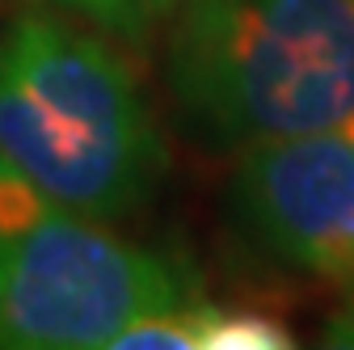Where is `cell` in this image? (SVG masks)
<instances>
[{
  "label": "cell",
  "instance_id": "6da1fadb",
  "mask_svg": "<svg viewBox=\"0 0 354 350\" xmlns=\"http://www.w3.org/2000/svg\"><path fill=\"white\" fill-rule=\"evenodd\" d=\"M0 156L102 224L144 211L169 165L136 72L102 34L55 13L0 26Z\"/></svg>",
  "mask_w": 354,
  "mask_h": 350
},
{
  "label": "cell",
  "instance_id": "52a82bcc",
  "mask_svg": "<svg viewBox=\"0 0 354 350\" xmlns=\"http://www.w3.org/2000/svg\"><path fill=\"white\" fill-rule=\"evenodd\" d=\"M325 342H329V346H346V350H354V287H346L342 308L325 321Z\"/></svg>",
  "mask_w": 354,
  "mask_h": 350
},
{
  "label": "cell",
  "instance_id": "277c9868",
  "mask_svg": "<svg viewBox=\"0 0 354 350\" xmlns=\"http://www.w3.org/2000/svg\"><path fill=\"white\" fill-rule=\"evenodd\" d=\"M228 207L270 261L354 287V114L236 152Z\"/></svg>",
  "mask_w": 354,
  "mask_h": 350
},
{
  "label": "cell",
  "instance_id": "7a4b0ae2",
  "mask_svg": "<svg viewBox=\"0 0 354 350\" xmlns=\"http://www.w3.org/2000/svg\"><path fill=\"white\" fill-rule=\"evenodd\" d=\"M169 89L211 152L354 114V0H177Z\"/></svg>",
  "mask_w": 354,
  "mask_h": 350
},
{
  "label": "cell",
  "instance_id": "5b68a950",
  "mask_svg": "<svg viewBox=\"0 0 354 350\" xmlns=\"http://www.w3.org/2000/svg\"><path fill=\"white\" fill-rule=\"evenodd\" d=\"M295 338L266 313L224 308L211 300H190L127 325L110 350H287Z\"/></svg>",
  "mask_w": 354,
  "mask_h": 350
},
{
  "label": "cell",
  "instance_id": "8992f818",
  "mask_svg": "<svg viewBox=\"0 0 354 350\" xmlns=\"http://www.w3.org/2000/svg\"><path fill=\"white\" fill-rule=\"evenodd\" d=\"M47 9H59L84 26H93L110 38H148L165 17H173L177 0H38Z\"/></svg>",
  "mask_w": 354,
  "mask_h": 350
},
{
  "label": "cell",
  "instance_id": "3957f363",
  "mask_svg": "<svg viewBox=\"0 0 354 350\" xmlns=\"http://www.w3.org/2000/svg\"><path fill=\"white\" fill-rule=\"evenodd\" d=\"M198 295L203 283L190 261L114 237L0 156L5 350H102L127 325Z\"/></svg>",
  "mask_w": 354,
  "mask_h": 350
}]
</instances>
